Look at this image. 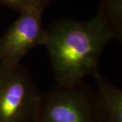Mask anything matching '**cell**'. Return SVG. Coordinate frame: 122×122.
I'll return each mask as SVG.
<instances>
[{"mask_svg":"<svg viewBox=\"0 0 122 122\" xmlns=\"http://www.w3.org/2000/svg\"><path fill=\"white\" fill-rule=\"evenodd\" d=\"M33 0H0L2 3L19 11L24 6L28 4Z\"/></svg>","mask_w":122,"mask_h":122,"instance_id":"obj_6","label":"cell"},{"mask_svg":"<svg viewBox=\"0 0 122 122\" xmlns=\"http://www.w3.org/2000/svg\"><path fill=\"white\" fill-rule=\"evenodd\" d=\"M48 0H33L19 10V17L0 38V62L18 64L30 51L44 45L46 30L43 14Z\"/></svg>","mask_w":122,"mask_h":122,"instance_id":"obj_4","label":"cell"},{"mask_svg":"<svg viewBox=\"0 0 122 122\" xmlns=\"http://www.w3.org/2000/svg\"><path fill=\"white\" fill-rule=\"evenodd\" d=\"M41 97L23 66L0 62V122H34Z\"/></svg>","mask_w":122,"mask_h":122,"instance_id":"obj_3","label":"cell"},{"mask_svg":"<svg viewBox=\"0 0 122 122\" xmlns=\"http://www.w3.org/2000/svg\"><path fill=\"white\" fill-rule=\"evenodd\" d=\"M34 122H99L96 91L83 81L41 94Z\"/></svg>","mask_w":122,"mask_h":122,"instance_id":"obj_2","label":"cell"},{"mask_svg":"<svg viewBox=\"0 0 122 122\" xmlns=\"http://www.w3.org/2000/svg\"><path fill=\"white\" fill-rule=\"evenodd\" d=\"M94 77L97 83L99 122H122V91L99 72Z\"/></svg>","mask_w":122,"mask_h":122,"instance_id":"obj_5","label":"cell"},{"mask_svg":"<svg viewBox=\"0 0 122 122\" xmlns=\"http://www.w3.org/2000/svg\"><path fill=\"white\" fill-rule=\"evenodd\" d=\"M118 10V2L112 0L102 5L91 20H63L46 30L44 45L48 48L57 84H74L98 72L104 48L121 36Z\"/></svg>","mask_w":122,"mask_h":122,"instance_id":"obj_1","label":"cell"}]
</instances>
